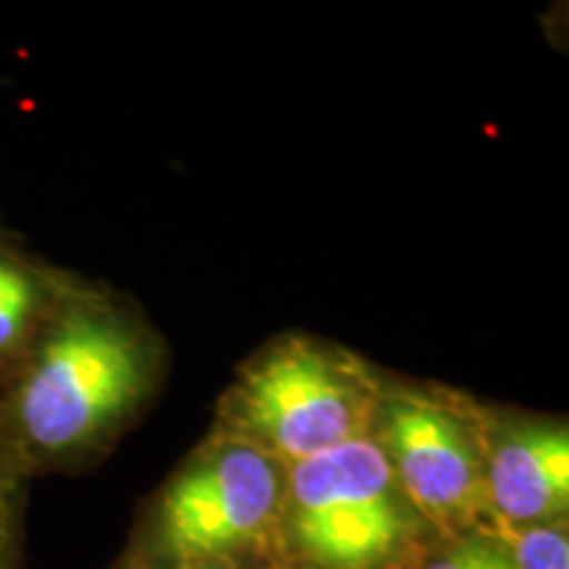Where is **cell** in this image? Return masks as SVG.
Returning a JSON list of instances; mask_svg holds the SVG:
<instances>
[{
  "mask_svg": "<svg viewBox=\"0 0 569 569\" xmlns=\"http://www.w3.org/2000/svg\"><path fill=\"white\" fill-rule=\"evenodd\" d=\"M117 569H274L267 557L238 559V561H211V565H182V567H117Z\"/></svg>",
  "mask_w": 569,
  "mask_h": 569,
  "instance_id": "obj_11",
  "label": "cell"
},
{
  "mask_svg": "<svg viewBox=\"0 0 569 569\" xmlns=\"http://www.w3.org/2000/svg\"><path fill=\"white\" fill-rule=\"evenodd\" d=\"M167 372L169 346L142 306L77 274L0 375V438L32 480L84 472L153 407Z\"/></svg>",
  "mask_w": 569,
  "mask_h": 569,
  "instance_id": "obj_1",
  "label": "cell"
},
{
  "mask_svg": "<svg viewBox=\"0 0 569 569\" xmlns=\"http://www.w3.org/2000/svg\"><path fill=\"white\" fill-rule=\"evenodd\" d=\"M74 277L24 243L0 246V375L17 365Z\"/></svg>",
  "mask_w": 569,
  "mask_h": 569,
  "instance_id": "obj_7",
  "label": "cell"
},
{
  "mask_svg": "<svg viewBox=\"0 0 569 569\" xmlns=\"http://www.w3.org/2000/svg\"><path fill=\"white\" fill-rule=\"evenodd\" d=\"M472 411L493 522H561L569 507L567 419L493 407L475 396Z\"/></svg>",
  "mask_w": 569,
  "mask_h": 569,
  "instance_id": "obj_6",
  "label": "cell"
},
{
  "mask_svg": "<svg viewBox=\"0 0 569 569\" xmlns=\"http://www.w3.org/2000/svg\"><path fill=\"white\" fill-rule=\"evenodd\" d=\"M490 532L509 551L515 569H569L567 519L546 525H490Z\"/></svg>",
  "mask_w": 569,
  "mask_h": 569,
  "instance_id": "obj_10",
  "label": "cell"
},
{
  "mask_svg": "<svg viewBox=\"0 0 569 569\" xmlns=\"http://www.w3.org/2000/svg\"><path fill=\"white\" fill-rule=\"evenodd\" d=\"M369 438L436 536L490 530L472 396L382 372Z\"/></svg>",
  "mask_w": 569,
  "mask_h": 569,
  "instance_id": "obj_5",
  "label": "cell"
},
{
  "mask_svg": "<svg viewBox=\"0 0 569 569\" xmlns=\"http://www.w3.org/2000/svg\"><path fill=\"white\" fill-rule=\"evenodd\" d=\"M382 372L327 338L280 332L234 369L211 432L298 465L369 436Z\"/></svg>",
  "mask_w": 569,
  "mask_h": 569,
  "instance_id": "obj_2",
  "label": "cell"
},
{
  "mask_svg": "<svg viewBox=\"0 0 569 569\" xmlns=\"http://www.w3.org/2000/svg\"><path fill=\"white\" fill-rule=\"evenodd\" d=\"M432 538L367 436L284 467L267 559L274 569H407Z\"/></svg>",
  "mask_w": 569,
  "mask_h": 569,
  "instance_id": "obj_3",
  "label": "cell"
},
{
  "mask_svg": "<svg viewBox=\"0 0 569 569\" xmlns=\"http://www.w3.org/2000/svg\"><path fill=\"white\" fill-rule=\"evenodd\" d=\"M32 478L0 438V569H24V517Z\"/></svg>",
  "mask_w": 569,
  "mask_h": 569,
  "instance_id": "obj_8",
  "label": "cell"
},
{
  "mask_svg": "<svg viewBox=\"0 0 569 569\" xmlns=\"http://www.w3.org/2000/svg\"><path fill=\"white\" fill-rule=\"evenodd\" d=\"M407 569H515L509 551L493 532L440 538L422 546Z\"/></svg>",
  "mask_w": 569,
  "mask_h": 569,
  "instance_id": "obj_9",
  "label": "cell"
},
{
  "mask_svg": "<svg viewBox=\"0 0 569 569\" xmlns=\"http://www.w3.org/2000/svg\"><path fill=\"white\" fill-rule=\"evenodd\" d=\"M282 493L280 461L243 440L209 432L148 503L119 567L267 557Z\"/></svg>",
  "mask_w": 569,
  "mask_h": 569,
  "instance_id": "obj_4",
  "label": "cell"
},
{
  "mask_svg": "<svg viewBox=\"0 0 569 569\" xmlns=\"http://www.w3.org/2000/svg\"><path fill=\"white\" fill-rule=\"evenodd\" d=\"M13 243H24V240H21L11 227L0 219V246H13Z\"/></svg>",
  "mask_w": 569,
  "mask_h": 569,
  "instance_id": "obj_12",
  "label": "cell"
}]
</instances>
